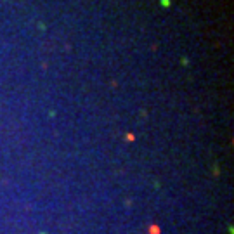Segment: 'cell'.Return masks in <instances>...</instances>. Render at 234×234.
I'll return each instance as SVG.
<instances>
[{"instance_id":"1","label":"cell","mask_w":234,"mask_h":234,"mask_svg":"<svg viewBox=\"0 0 234 234\" xmlns=\"http://www.w3.org/2000/svg\"><path fill=\"white\" fill-rule=\"evenodd\" d=\"M160 5L163 7V9H168V7L172 5V0H160Z\"/></svg>"},{"instance_id":"2","label":"cell","mask_w":234,"mask_h":234,"mask_svg":"<svg viewBox=\"0 0 234 234\" xmlns=\"http://www.w3.org/2000/svg\"><path fill=\"white\" fill-rule=\"evenodd\" d=\"M149 234H160V227L158 225H149Z\"/></svg>"},{"instance_id":"3","label":"cell","mask_w":234,"mask_h":234,"mask_svg":"<svg viewBox=\"0 0 234 234\" xmlns=\"http://www.w3.org/2000/svg\"><path fill=\"white\" fill-rule=\"evenodd\" d=\"M40 234H47V232H40Z\"/></svg>"}]
</instances>
